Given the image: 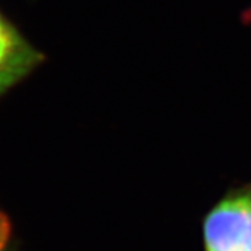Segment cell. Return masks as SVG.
I'll return each instance as SVG.
<instances>
[{
  "instance_id": "6da1fadb",
  "label": "cell",
  "mask_w": 251,
  "mask_h": 251,
  "mask_svg": "<svg viewBox=\"0 0 251 251\" xmlns=\"http://www.w3.org/2000/svg\"><path fill=\"white\" fill-rule=\"evenodd\" d=\"M206 251H251V193L225 198L204 224Z\"/></svg>"
},
{
  "instance_id": "7a4b0ae2",
  "label": "cell",
  "mask_w": 251,
  "mask_h": 251,
  "mask_svg": "<svg viewBox=\"0 0 251 251\" xmlns=\"http://www.w3.org/2000/svg\"><path fill=\"white\" fill-rule=\"evenodd\" d=\"M42 62L44 54L0 11V98Z\"/></svg>"
}]
</instances>
